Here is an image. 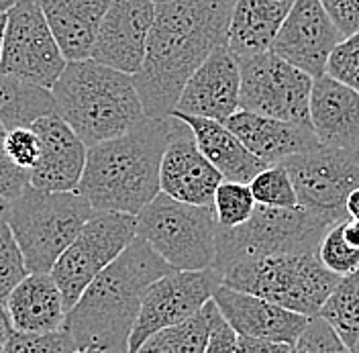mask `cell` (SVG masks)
<instances>
[{"label":"cell","mask_w":359,"mask_h":353,"mask_svg":"<svg viewBox=\"0 0 359 353\" xmlns=\"http://www.w3.org/2000/svg\"><path fill=\"white\" fill-rule=\"evenodd\" d=\"M235 0H174L156 6L143 64L133 74L145 116H170L186 80L221 45Z\"/></svg>","instance_id":"cell-1"},{"label":"cell","mask_w":359,"mask_h":353,"mask_svg":"<svg viewBox=\"0 0 359 353\" xmlns=\"http://www.w3.org/2000/svg\"><path fill=\"white\" fill-rule=\"evenodd\" d=\"M172 272L156 251L135 237L66 312L64 331L90 353H127L141 298L149 284Z\"/></svg>","instance_id":"cell-2"},{"label":"cell","mask_w":359,"mask_h":353,"mask_svg":"<svg viewBox=\"0 0 359 353\" xmlns=\"http://www.w3.org/2000/svg\"><path fill=\"white\" fill-rule=\"evenodd\" d=\"M172 116H145L129 131L86 152L78 194L94 213L137 215L159 194V164L168 145Z\"/></svg>","instance_id":"cell-3"},{"label":"cell","mask_w":359,"mask_h":353,"mask_svg":"<svg viewBox=\"0 0 359 353\" xmlns=\"http://www.w3.org/2000/svg\"><path fill=\"white\" fill-rule=\"evenodd\" d=\"M51 96L53 112L86 147L118 137L145 119L133 76L92 58L67 62Z\"/></svg>","instance_id":"cell-4"},{"label":"cell","mask_w":359,"mask_h":353,"mask_svg":"<svg viewBox=\"0 0 359 353\" xmlns=\"http://www.w3.org/2000/svg\"><path fill=\"white\" fill-rule=\"evenodd\" d=\"M92 213L88 200L78 192H43L29 186L8 204L4 222L21 249L27 269L49 274Z\"/></svg>","instance_id":"cell-5"},{"label":"cell","mask_w":359,"mask_h":353,"mask_svg":"<svg viewBox=\"0 0 359 353\" xmlns=\"http://www.w3.org/2000/svg\"><path fill=\"white\" fill-rule=\"evenodd\" d=\"M224 286L247 292L313 319L333 292L339 276L320 264L316 251L282 253L226 267Z\"/></svg>","instance_id":"cell-6"},{"label":"cell","mask_w":359,"mask_h":353,"mask_svg":"<svg viewBox=\"0 0 359 353\" xmlns=\"http://www.w3.org/2000/svg\"><path fill=\"white\" fill-rule=\"evenodd\" d=\"M135 237L178 272L215 267L217 221L212 206H194L157 194L135 215Z\"/></svg>","instance_id":"cell-7"},{"label":"cell","mask_w":359,"mask_h":353,"mask_svg":"<svg viewBox=\"0 0 359 353\" xmlns=\"http://www.w3.org/2000/svg\"><path fill=\"white\" fill-rule=\"evenodd\" d=\"M329 227V222L300 206L273 208L255 204L243 225L233 229L217 227V255L212 269L223 274L226 267L249 260L316 251Z\"/></svg>","instance_id":"cell-8"},{"label":"cell","mask_w":359,"mask_h":353,"mask_svg":"<svg viewBox=\"0 0 359 353\" xmlns=\"http://www.w3.org/2000/svg\"><path fill=\"white\" fill-rule=\"evenodd\" d=\"M292 180L298 206L329 225L347 221L345 199L359 188V149L316 147L282 161Z\"/></svg>","instance_id":"cell-9"},{"label":"cell","mask_w":359,"mask_h":353,"mask_svg":"<svg viewBox=\"0 0 359 353\" xmlns=\"http://www.w3.org/2000/svg\"><path fill=\"white\" fill-rule=\"evenodd\" d=\"M237 64L241 76V111L311 127L309 98L314 78L278 58L273 51L241 58Z\"/></svg>","instance_id":"cell-10"},{"label":"cell","mask_w":359,"mask_h":353,"mask_svg":"<svg viewBox=\"0 0 359 353\" xmlns=\"http://www.w3.org/2000/svg\"><path fill=\"white\" fill-rule=\"evenodd\" d=\"M133 239V215L92 213L76 239L64 249L49 272L62 292L66 310L76 305L84 288Z\"/></svg>","instance_id":"cell-11"},{"label":"cell","mask_w":359,"mask_h":353,"mask_svg":"<svg viewBox=\"0 0 359 353\" xmlns=\"http://www.w3.org/2000/svg\"><path fill=\"white\" fill-rule=\"evenodd\" d=\"M66 64L37 0H21L6 11L0 74L51 90Z\"/></svg>","instance_id":"cell-12"},{"label":"cell","mask_w":359,"mask_h":353,"mask_svg":"<svg viewBox=\"0 0 359 353\" xmlns=\"http://www.w3.org/2000/svg\"><path fill=\"white\" fill-rule=\"evenodd\" d=\"M223 284L217 269L178 272L172 269L149 284L135 319L133 329L127 341V353H139L141 345L154 333L174 327L190 319L212 298L215 290Z\"/></svg>","instance_id":"cell-13"},{"label":"cell","mask_w":359,"mask_h":353,"mask_svg":"<svg viewBox=\"0 0 359 353\" xmlns=\"http://www.w3.org/2000/svg\"><path fill=\"white\" fill-rule=\"evenodd\" d=\"M170 116V137L159 164V192L184 204L212 206L223 176L201 154L190 127L178 116Z\"/></svg>","instance_id":"cell-14"},{"label":"cell","mask_w":359,"mask_h":353,"mask_svg":"<svg viewBox=\"0 0 359 353\" xmlns=\"http://www.w3.org/2000/svg\"><path fill=\"white\" fill-rule=\"evenodd\" d=\"M341 39L343 35L318 0H294L269 51L311 78H318Z\"/></svg>","instance_id":"cell-15"},{"label":"cell","mask_w":359,"mask_h":353,"mask_svg":"<svg viewBox=\"0 0 359 353\" xmlns=\"http://www.w3.org/2000/svg\"><path fill=\"white\" fill-rule=\"evenodd\" d=\"M154 15L149 0H109L90 58L133 76L143 64Z\"/></svg>","instance_id":"cell-16"},{"label":"cell","mask_w":359,"mask_h":353,"mask_svg":"<svg viewBox=\"0 0 359 353\" xmlns=\"http://www.w3.org/2000/svg\"><path fill=\"white\" fill-rule=\"evenodd\" d=\"M31 129L39 139V157L29 170L31 186L43 192H76L88 147L55 112L31 123Z\"/></svg>","instance_id":"cell-17"},{"label":"cell","mask_w":359,"mask_h":353,"mask_svg":"<svg viewBox=\"0 0 359 353\" xmlns=\"http://www.w3.org/2000/svg\"><path fill=\"white\" fill-rule=\"evenodd\" d=\"M239 84L237 58L226 45H221L186 80L172 112L224 123L233 112L239 111Z\"/></svg>","instance_id":"cell-18"},{"label":"cell","mask_w":359,"mask_h":353,"mask_svg":"<svg viewBox=\"0 0 359 353\" xmlns=\"http://www.w3.org/2000/svg\"><path fill=\"white\" fill-rule=\"evenodd\" d=\"M212 300L235 333L245 337L294 345L309 323V317L304 314L282 309L266 298L233 290L224 284L215 290Z\"/></svg>","instance_id":"cell-19"},{"label":"cell","mask_w":359,"mask_h":353,"mask_svg":"<svg viewBox=\"0 0 359 353\" xmlns=\"http://www.w3.org/2000/svg\"><path fill=\"white\" fill-rule=\"evenodd\" d=\"M309 121L318 143L337 149H359V90L329 74L314 78Z\"/></svg>","instance_id":"cell-20"},{"label":"cell","mask_w":359,"mask_h":353,"mask_svg":"<svg viewBox=\"0 0 359 353\" xmlns=\"http://www.w3.org/2000/svg\"><path fill=\"white\" fill-rule=\"evenodd\" d=\"M249 154H253L266 166L282 164L286 157L309 152L318 145L311 127L278 121L255 112L235 111L223 123Z\"/></svg>","instance_id":"cell-21"},{"label":"cell","mask_w":359,"mask_h":353,"mask_svg":"<svg viewBox=\"0 0 359 353\" xmlns=\"http://www.w3.org/2000/svg\"><path fill=\"white\" fill-rule=\"evenodd\" d=\"M4 312L13 331L43 335L64 327L67 310L53 278L43 272H29L11 292Z\"/></svg>","instance_id":"cell-22"},{"label":"cell","mask_w":359,"mask_h":353,"mask_svg":"<svg viewBox=\"0 0 359 353\" xmlns=\"http://www.w3.org/2000/svg\"><path fill=\"white\" fill-rule=\"evenodd\" d=\"M37 4L64 60H88L109 0H37Z\"/></svg>","instance_id":"cell-23"},{"label":"cell","mask_w":359,"mask_h":353,"mask_svg":"<svg viewBox=\"0 0 359 353\" xmlns=\"http://www.w3.org/2000/svg\"><path fill=\"white\" fill-rule=\"evenodd\" d=\"M292 2L294 0H235L226 29L229 51L237 60L269 51L290 13Z\"/></svg>","instance_id":"cell-24"},{"label":"cell","mask_w":359,"mask_h":353,"mask_svg":"<svg viewBox=\"0 0 359 353\" xmlns=\"http://www.w3.org/2000/svg\"><path fill=\"white\" fill-rule=\"evenodd\" d=\"M172 114L190 127L196 147L226 182L249 184L255 174H259L266 168V164L259 161L253 154H249L245 145L221 121L192 116L184 112H172Z\"/></svg>","instance_id":"cell-25"},{"label":"cell","mask_w":359,"mask_h":353,"mask_svg":"<svg viewBox=\"0 0 359 353\" xmlns=\"http://www.w3.org/2000/svg\"><path fill=\"white\" fill-rule=\"evenodd\" d=\"M53 112L51 90L0 74V123L8 129L31 127L37 119Z\"/></svg>","instance_id":"cell-26"},{"label":"cell","mask_w":359,"mask_h":353,"mask_svg":"<svg viewBox=\"0 0 359 353\" xmlns=\"http://www.w3.org/2000/svg\"><path fill=\"white\" fill-rule=\"evenodd\" d=\"M318 317L325 319L335 333L351 347L359 339V267L347 276H341L339 282L318 310Z\"/></svg>","instance_id":"cell-27"},{"label":"cell","mask_w":359,"mask_h":353,"mask_svg":"<svg viewBox=\"0 0 359 353\" xmlns=\"http://www.w3.org/2000/svg\"><path fill=\"white\" fill-rule=\"evenodd\" d=\"M210 307L212 298L190 319L154 333L139 353H204L210 329Z\"/></svg>","instance_id":"cell-28"},{"label":"cell","mask_w":359,"mask_h":353,"mask_svg":"<svg viewBox=\"0 0 359 353\" xmlns=\"http://www.w3.org/2000/svg\"><path fill=\"white\" fill-rule=\"evenodd\" d=\"M255 208V199L249 190V184L226 182L223 180L212 199V213L217 227L233 229L239 227L251 217Z\"/></svg>","instance_id":"cell-29"},{"label":"cell","mask_w":359,"mask_h":353,"mask_svg":"<svg viewBox=\"0 0 359 353\" xmlns=\"http://www.w3.org/2000/svg\"><path fill=\"white\" fill-rule=\"evenodd\" d=\"M249 190L255 204L273 206V208H296L298 199L292 186V180L282 164L266 166L259 174L249 182Z\"/></svg>","instance_id":"cell-30"},{"label":"cell","mask_w":359,"mask_h":353,"mask_svg":"<svg viewBox=\"0 0 359 353\" xmlns=\"http://www.w3.org/2000/svg\"><path fill=\"white\" fill-rule=\"evenodd\" d=\"M316 255L320 264L325 265L335 276H347L359 267V249L345 241L343 235V221L331 225L325 235L320 237Z\"/></svg>","instance_id":"cell-31"},{"label":"cell","mask_w":359,"mask_h":353,"mask_svg":"<svg viewBox=\"0 0 359 353\" xmlns=\"http://www.w3.org/2000/svg\"><path fill=\"white\" fill-rule=\"evenodd\" d=\"M29 274L21 249L6 222L0 225V309H4L11 292Z\"/></svg>","instance_id":"cell-32"},{"label":"cell","mask_w":359,"mask_h":353,"mask_svg":"<svg viewBox=\"0 0 359 353\" xmlns=\"http://www.w3.org/2000/svg\"><path fill=\"white\" fill-rule=\"evenodd\" d=\"M325 74L359 90V31L343 37L331 51Z\"/></svg>","instance_id":"cell-33"},{"label":"cell","mask_w":359,"mask_h":353,"mask_svg":"<svg viewBox=\"0 0 359 353\" xmlns=\"http://www.w3.org/2000/svg\"><path fill=\"white\" fill-rule=\"evenodd\" d=\"M294 353H351L335 329L318 314L309 319L304 331L294 343Z\"/></svg>","instance_id":"cell-34"},{"label":"cell","mask_w":359,"mask_h":353,"mask_svg":"<svg viewBox=\"0 0 359 353\" xmlns=\"http://www.w3.org/2000/svg\"><path fill=\"white\" fill-rule=\"evenodd\" d=\"M74 345L72 337L64 329L43 335H27L13 331L4 353H66Z\"/></svg>","instance_id":"cell-35"},{"label":"cell","mask_w":359,"mask_h":353,"mask_svg":"<svg viewBox=\"0 0 359 353\" xmlns=\"http://www.w3.org/2000/svg\"><path fill=\"white\" fill-rule=\"evenodd\" d=\"M2 149L17 166L31 170L39 157V139L31 127H15L4 135Z\"/></svg>","instance_id":"cell-36"},{"label":"cell","mask_w":359,"mask_h":353,"mask_svg":"<svg viewBox=\"0 0 359 353\" xmlns=\"http://www.w3.org/2000/svg\"><path fill=\"white\" fill-rule=\"evenodd\" d=\"M31 186V174L27 168L17 166L4 149L0 152V202H15Z\"/></svg>","instance_id":"cell-37"},{"label":"cell","mask_w":359,"mask_h":353,"mask_svg":"<svg viewBox=\"0 0 359 353\" xmlns=\"http://www.w3.org/2000/svg\"><path fill=\"white\" fill-rule=\"evenodd\" d=\"M237 345V333L224 321L221 310L217 309L215 300L210 307V329H208V339L204 353H235Z\"/></svg>","instance_id":"cell-38"},{"label":"cell","mask_w":359,"mask_h":353,"mask_svg":"<svg viewBox=\"0 0 359 353\" xmlns=\"http://www.w3.org/2000/svg\"><path fill=\"white\" fill-rule=\"evenodd\" d=\"M343 37L359 31V0H318Z\"/></svg>","instance_id":"cell-39"},{"label":"cell","mask_w":359,"mask_h":353,"mask_svg":"<svg viewBox=\"0 0 359 353\" xmlns=\"http://www.w3.org/2000/svg\"><path fill=\"white\" fill-rule=\"evenodd\" d=\"M292 352H294V345H290V343L237 335L235 353H292Z\"/></svg>","instance_id":"cell-40"},{"label":"cell","mask_w":359,"mask_h":353,"mask_svg":"<svg viewBox=\"0 0 359 353\" xmlns=\"http://www.w3.org/2000/svg\"><path fill=\"white\" fill-rule=\"evenodd\" d=\"M345 215L347 219L359 222V188H353L345 199Z\"/></svg>","instance_id":"cell-41"},{"label":"cell","mask_w":359,"mask_h":353,"mask_svg":"<svg viewBox=\"0 0 359 353\" xmlns=\"http://www.w3.org/2000/svg\"><path fill=\"white\" fill-rule=\"evenodd\" d=\"M13 335V327L8 323V317L4 309H0V353L6 352V345H8V339Z\"/></svg>","instance_id":"cell-42"},{"label":"cell","mask_w":359,"mask_h":353,"mask_svg":"<svg viewBox=\"0 0 359 353\" xmlns=\"http://www.w3.org/2000/svg\"><path fill=\"white\" fill-rule=\"evenodd\" d=\"M343 235H345V241L359 249V222L358 221H351V219L343 221Z\"/></svg>","instance_id":"cell-43"},{"label":"cell","mask_w":359,"mask_h":353,"mask_svg":"<svg viewBox=\"0 0 359 353\" xmlns=\"http://www.w3.org/2000/svg\"><path fill=\"white\" fill-rule=\"evenodd\" d=\"M21 0H0V13H6L11 6H15V4H19Z\"/></svg>","instance_id":"cell-44"},{"label":"cell","mask_w":359,"mask_h":353,"mask_svg":"<svg viewBox=\"0 0 359 353\" xmlns=\"http://www.w3.org/2000/svg\"><path fill=\"white\" fill-rule=\"evenodd\" d=\"M6 211H8V204L6 202H0V225L6 219Z\"/></svg>","instance_id":"cell-45"},{"label":"cell","mask_w":359,"mask_h":353,"mask_svg":"<svg viewBox=\"0 0 359 353\" xmlns=\"http://www.w3.org/2000/svg\"><path fill=\"white\" fill-rule=\"evenodd\" d=\"M4 22H6V13H0V45H2V33H4Z\"/></svg>","instance_id":"cell-46"},{"label":"cell","mask_w":359,"mask_h":353,"mask_svg":"<svg viewBox=\"0 0 359 353\" xmlns=\"http://www.w3.org/2000/svg\"><path fill=\"white\" fill-rule=\"evenodd\" d=\"M4 135H6V127L0 123V152H2V147H4Z\"/></svg>","instance_id":"cell-47"},{"label":"cell","mask_w":359,"mask_h":353,"mask_svg":"<svg viewBox=\"0 0 359 353\" xmlns=\"http://www.w3.org/2000/svg\"><path fill=\"white\" fill-rule=\"evenodd\" d=\"M154 6H159V4H168V2H174V0H149Z\"/></svg>","instance_id":"cell-48"},{"label":"cell","mask_w":359,"mask_h":353,"mask_svg":"<svg viewBox=\"0 0 359 353\" xmlns=\"http://www.w3.org/2000/svg\"><path fill=\"white\" fill-rule=\"evenodd\" d=\"M66 353H90V352H86V349H80V347H72V349Z\"/></svg>","instance_id":"cell-49"},{"label":"cell","mask_w":359,"mask_h":353,"mask_svg":"<svg viewBox=\"0 0 359 353\" xmlns=\"http://www.w3.org/2000/svg\"><path fill=\"white\" fill-rule=\"evenodd\" d=\"M349 349H351V353H359V339L353 343V345H351V347H349Z\"/></svg>","instance_id":"cell-50"},{"label":"cell","mask_w":359,"mask_h":353,"mask_svg":"<svg viewBox=\"0 0 359 353\" xmlns=\"http://www.w3.org/2000/svg\"><path fill=\"white\" fill-rule=\"evenodd\" d=\"M292 353H294V352H292Z\"/></svg>","instance_id":"cell-51"}]
</instances>
